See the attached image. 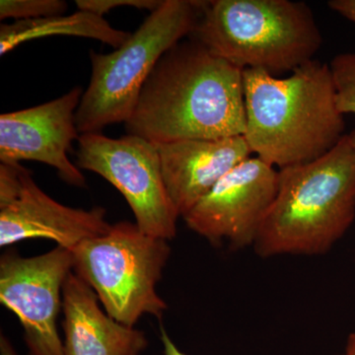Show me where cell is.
I'll return each instance as SVG.
<instances>
[{
  "instance_id": "cell-22",
  "label": "cell",
  "mask_w": 355,
  "mask_h": 355,
  "mask_svg": "<svg viewBox=\"0 0 355 355\" xmlns=\"http://www.w3.org/2000/svg\"><path fill=\"white\" fill-rule=\"evenodd\" d=\"M338 355H345V354H338Z\"/></svg>"
},
{
  "instance_id": "cell-15",
  "label": "cell",
  "mask_w": 355,
  "mask_h": 355,
  "mask_svg": "<svg viewBox=\"0 0 355 355\" xmlns=\"http://www.w3.org/2000/svg\"><path fill=\"white\" fill-rule=\"evenodd\" d=\"M330 69L336 89L338 111L355 114V53H345L331 60ZM355 146V130L349 133Z\"/></svg>"
},
{
  "instance_id": "cell-6",
  "label": "cell",
  "mask_w": 355,
  "mask_h": 355,
  "mask_svg": "<svg viewBox=\"0 0 355 355\" xmlns=\"http://www.w3.org/2000/svg\"><path fill=\"white\" fill-rule=\"evenodd\" d=\"M169 242L146 234L132 222H118L72 250L73 272L119 323L133 328L144 315L160 320L168 305L156 287L171 254Z\"/></svg>"
},
{
  "instance_id": "cell-8",
  "label": "cell",
  "mask_w": 355,
  "mask_h": 355,
  "mask_svg": "<svg viewBox=\"0 0 355 355\" xmlns=\"http://www.w3.org/2000/svg\"><path fill=\"white\" fill-rule=\"evenodd\" d=\"M279 190V170L249 157L227 173L182 217L214 246L231 251L254 247Z\"/></svg>"
},
{
  "instance_id": "cell-5",
  "label": "cell",
  "mask_w": 355,
  "mask_h": 355,
  "mask_svg": "<svg viewBox=\"0 0 355 355\" xmlns=\"http://www.w3.org/2000/svg\"><path fill=\"white\" fill-rule=\"evenodd\" d=\"M205 1L163 0L120 48L109 53L89 51L90 81L76 114L80 135L127 123L159 60L191 36Z\"/></svg>"
},
{
  "instance_id": "cell-2",
  "label": "cell",
  "mask_w": 355,
  "mask_h": 355,
  "mask_svg": "<svg viewBox=\"0 0 355 355\" xmlns=\"http://www.w3.org/2000/svg\"><path fill=\"white\" fill-rule=\"evenodd\" d=\"M243 85L245 139L252 154L272 167L322 157L345 135L329 64L312 60L286 78L244 69Z\"/></svg>"
},
{
  "instance_id": "cell-19",
  "label": "cell",
  "mask_w": 355,
  "mask_h": 355,
  "mask_svg": "<svg viewBox=\"0 0 355 355\" xmlns=\"http://www.w3.org/2000/svg\"><path fill=\"white\" fill-rule=\"evenodd\" d=\"M160 340L162 343L164 355H187L177 347L176 343L173 342L169 334L167 333L162 324L160 326Z\"/></svg>"
},
{
  "instance_id": "cell-21",
  "label": "cell",
  "mask_w": 355,
  "mask_h": 355,
  "mask_svg": "<svg viewBox=\"0 0 355 355\" xmlns=\"http://www.w3.org/2000/svg\"><path fill=\"white\" fill-rule=\"evenodd\" d=\"M345 355H355V331L349 334L345 343Z\"/></svg>"
},
{
  "instance_id": "cell-9",
  "label": "cell",
  "mask_w": 355,
  "mask_h": 355,
  "mask_svg": "<svg viewBox=\"0 0 355 355\" xmlns=\"http://www.w3.org/2000/svg\"><path fill=\"white\" fill-rule=\"evenodd\" d=\"M106 209H73L53 200L40 189L20 163H0V246L34 238L76 249L112 227Z\"/></svg>"
},
{
  "instance_id": "cell-3",
  "label": "cell",
  "mask_w": 355,
  "mask_h": 355,
  "mask_svg": "<svg viewBox=\"0 0 355 355\" xmlns=\"http://www.w3.org/2000/svg\"><path fill=\"white\" fill-rule=\"evenodd\" d=\"M355 220V146L349 135L328 153L279 170V190L253 249L263 259L322 256Z\"/></svg>"
},
{
  "instance_id": "cell-1",
  "label": "cell",
  "mask_w": 355,
  "mask_h": 355,
  "mask_svg": "<svg viewBox=\"0 0 355 355\" xmlns=\"http://www.w3.org/2000/svg\"><path fill=\"white\" fill-rule=\"evenodd\" d=\"M125 125L155 144L244 135L243 70L183 40L159 60Z\"/></svg>"
},
{
  "instance_id": "cell-11",
  "label": "cell",
  "mask_w": 355,
  "mask_h": 355,
  "mask_svg": "<svg viewBox=\"0 0 355 355\" xmlns=\"http://www.w3.org/2000/svg\"><path fill=\"white\" fill-rule=\"evenodd\" d=\"M80 87L21 111L0 116V161H36L55 168L58 177L77 188L86 187L85 178L70 161L72 142L80 137L76 114L83 97Z\"/></svg>"
},
{
  "instance_id": "cell-12",
  "label": "cell",
  "mask_w": 355,
  "mask_h": 355,
  "mask_svg": "<svg viewBox=\"0 0 355 355\" xmlns=\"http://www.w3.org/2000/svg\"><path fill=\"white\" fill-rule=\"evenodd\" d=\"M156 146L168 195L181 217L252 154L244 135L179 140Z\"/></svg>"
},
{
  "instance_id": "cell-10",
  "label": "cell",
  "mask_w": 355,
  "mask_h": 355,
  "mask_svg": "<svg viewBox=\"0 0 355 355\" xmlns=\"http://www.w3.org/2000/svg\"><path fill=\"white\" fill-rule=\"evenodd\" d=\"M72 272V252L58 246L31 258L10 252L0 259V302L19 319L27 355H64L57 321Z\"/></svg>"
},
{
  "instance_id": "cell-4",
  "label": "cell",
  "mask_w": 355,
  "mask_h": 355,
  "mask_svg": "<svg viewBox=\"0 0 355 355\" xmlns=\"http://www.w3.org/2000/svg\"><path fill=\"white\" fill-rule=\"evenodd\" d=\"M191 38L236 67L292 72L323 44L314 14L291 0L205 1Z\"/></svg>"
},
{
  "instance_id": "cell-18",
  "label": "cell",
  "mask_w": 355,
  "mask_h": 355,
  "mask_svg": "<svg viewBox=\"0 0 355 355\" xmlns=\"http://www.w3.org/2000/svg\"><path fill=\"white\" fill-rule=\"evenodd\" d=\"M328 6L355 24V0H331Z\"/></svg>"
},
{
  "instance_id": "cell-20",
  "label": "cell",
  "mask_w": 355,
  "mask_h": 355,
  "mask_svg": "<svg viewBox=\"0 0 355 355\" xmlns=\"http://www.w3.org/2000/svg\"><path fill=\"white\" fill-rule=\"evenodd\" d=\"M0 355H18L6 336H0Z\"/></svg>"
},
{
  "instance_id": "cell-14",
  "label": "cell",
  "mask_w": 355,
  "mask_h": 355,
  "mask_svg": "<svg viewBox=\"0 0 355 355\" xmlns=\"http://www.w3.org/2000/svg\"><path fill=\"white\" fill-rule=\"evenodd\" d=\"M130 33L116 29L102 16L78 10L70 15L14 21L0 27V55L26 42L51 36L80 37L100 41L119 49L130 39Z\"/></svg>"
},
{
  "instance_id": "cell-13",
  "label": "cell",
  "mask_w": 355,
  "mask_h": 355,
  "mask_svg": "<svg viewBox=\"0 0 355 355\" xmlns=\"http://www.w3.org/2000/svg\"><path fill=\"white\" fill-rule=\"evenodd\" d=\"M64 355H140L144 331L119 323L99 306L94 291L73 272L62 289Z\"/></svg>"
},
{
  "instance_id": "cell-16",
  "label": "cell",
  "mask_w": 355,
  "mask_h": 355,
  "mask_svg": "<svg viewBox=\"0 0 355 355\" xmlns=\"http://www.w3.org/2000/svg\"><path fill=\"white\" fill-rule=\"evenodd\" d=\"M69 4L64 0H1L0 19H38L64 15Z\"/></svg>"
},
{
  "instance_id": "cell-17",
  "label": "cell",
  "mask_w": 355,
  "mask_h": 355,
  "mask_svg": "<svg viewBox=\"0 0 355 355\" xmlns=\"http://www.w3.org/2000/svg\"><path fill=\"white\" fill-rule=\"evenodd\" d=\"M162 2L163 0H76V4L78 10L104 17L105 14L118 7H133L153 12Z\"/></svg>"
},
{
  "instance_id": "cell-7",
  "label": "cell",
  "mask_w": 355,
  "mask_h": 355,
  "mask_svg": "<svg viewBox=\"0 0 355 355\" xmlns=\"http://www.w3.org/2000/svg\"><path fill=\"white\" fill-rule=\"evenodd\" d=\"M79 169L96 173L125 198L142 232L171 241L179 214L168 195L157 146L137 135L112 139L102 132L80 135Z\"/></svg>"
}]
</instances>
